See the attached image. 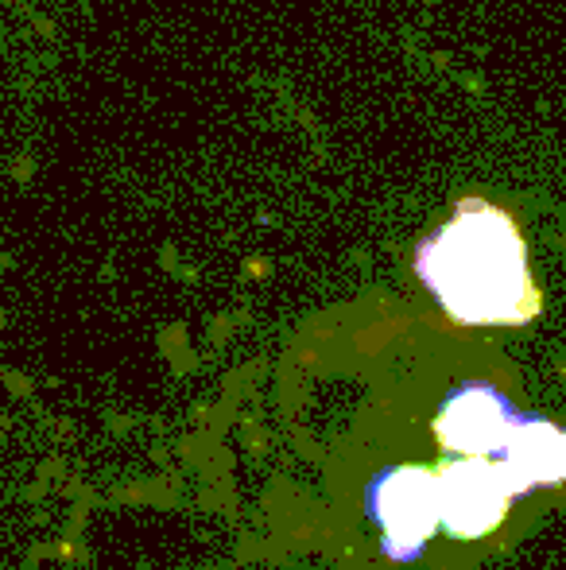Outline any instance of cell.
<instances>
[{"label": "cell", "mask_w": 566, "mask_h": 570, "mask_svg": "<svg viewBox=\"0 0 566 570\" xmlns=\"http://www.w3.org/2000/svg\"><path fill=\"white\" fill-rule=\"evenodd\" d=\"M500 478H505L508 493L524 497L532 489L563 485L566 481V431L555 428L547 420H532L520 415V423L513 428V435L505 439L497 454Z\"/></svg>", "instance_id": "cell-5"}, {"label": "cell", "mask_w": 566, "mask_h": 570, "mask_svg": "<svg viewBox=\"0 0 566 570\" xmlns=\"http://www.w3.org/2000/svg\"><path fill=\"white\" fill-rule=\"evenodd\" d=\"M443 524L458 540H481L508 517L516 497L508 493L493 458H450L435 470Z\"/></svg>", "instance_id": "cell-3"}, {"label": "cell", "mask_w": 566, "mask_h": 570, "mask_svg": "<svg viewBox=\"0 0 566 570\" xmlns=\"http://www.w3.org/2000/svg\"><path fill=\"white\" fill-rule=\"evenodd\" d=\"M373 517L385 532V548L396 559H416L443 528V504H438V478L424 465H400L385 473L373 489Z\"/></svg>", "instance_id": "cell-2"}, {"label": "cell", "mask_w": 566, "mask_h": 570, "mask_svg": "<svg viewBox=\"0 0 566 570\" xmlns=\"http://www.w3.org/2000/svg\"><path fill=\"white\" fill-rule=\"evenodd\" d=\"M416 276L461 326H524L544 307L520 226L489 198L454 203L416 245Z\"/></svg>", "instance_id": "cell-1"}, {"label": "cell", "mask_w": 566, "mask_h": 570, "mask_svg": "<svg viewBox=\"0 0 566 570\" xmlns=\"http://www.w3.org/2000/svg\"><path fill=\"white\" fill-rule=\"evenodd\" d=\"M520 423L516 404L493 384H466L443 404L435 439L454 458H493Z\"/></svg>", "instance_id": "cell-4"}]
</instances>
